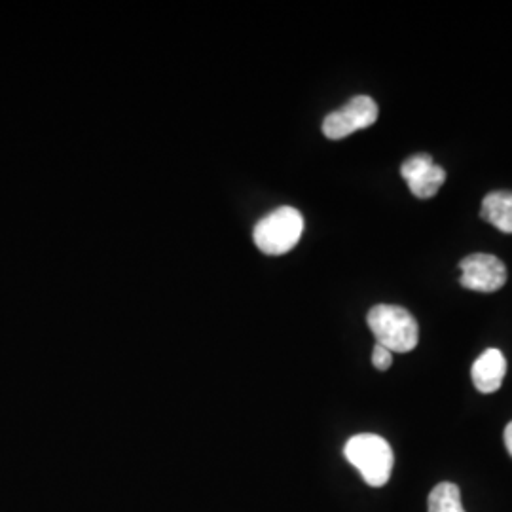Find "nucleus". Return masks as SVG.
<instances>
[{
  "mask_svg": "<svg viewBox=\"0 0 512 512\" xmlns=\"http://www.w3.org/2000/svg\"><path fill=\"white\" fill-rule=\"evenodd\" d=\"M505 446H507V452H509V456L512 458V421L507 425V429H505Z\"/></svg>",
  "mask_w": 512,
  "mask_h": 512,
  "instance_id": "f8f14e48",
  "label": "nucleus"
},
{
  "mask_svg": "<svg viewBox=\"0 0 512 512\" xmlns=\"http://www.w3.org/2000/svg\"><path fill=\"white\" fill-rule=\"evenodd\" d=\"M302 232L304 217L300 211L294 207H279L256 224V247L264 255H285L300 241Z\"/></svg>",
  "mask_w": 512,
  "mask_h": 512,
  "instance_id": "7ed1b4c3",
  "label": "nucleus"
},
{
  "mask_svg": "<svg viewBox=\"0 0 512 512\" xmlns=\"http://www.w3.org/2000/svg\"><path fill=\"white\" fill-rule=\"evenodd\" d=\"M459 268L461 285L476 293H497L507 281L505 264L494 255L476 253L467 256L461 260Z\"/></svg>",
  "mask_w": 512,
  "mask_h": 512,
  "instance_id": "39448f33",
  "label": "nucleus"
},
{
  "mask_svg": "<svg viewBox=\"0 0 512 512\" xmlns=\"http://www.w3.org/2000/svg\"><path fill=\"white\" fill-rule=\"evenodd\" d=\"M480 217L490 222L499 232L512 234V192L497 190L484 198Z\"/></svg>",
  "mask_w": 512,
  "mask_h": 512,
  "instance_id": "0eeeda50",
  "label": "nucleus"
},
{
  "mask_svg": "<svg viewBox=\"0 0 512 512\" xmlns=\"http://www.w3.org/2000/svg\"><path fill=\"white\" fill-rule=\"evenodd\" d=\"M344 456L361 473L366 484L372 488H382L393 473L395 456L387 440L380 435L363 433L348 440Z\"/></svg>",
  "mask_w": 512,
  "mask_h": 512,
  "instance_id": "f03ea898",
  "label": "nucleus"
},
{
  "mask_svg": "<svg viewBox=\"0 0 512 512\" xmlns=\"http://www.w3.org/2000/svg\"><path fill=\"white\" fill-rule=\"evenodd\" d=\"M429 512H467L461 505V492L454 482H440L427 501Z\"/></svg>",
  "mask_w": 512,
  "mask_h": 512,
  "instance_id": "6e6552de",
  "label": "nucleus"
},
{
  "mask_svg": "<svg viewBox=\"0 0 512 512\" xmlns=\"http://www.w3.org/2000/svg\"><path fill=\"white\" fill-rule=\"evenodd\" d=\"M366 323L376 336V342L391 353H408L418 346V321L410 311L401 306H374L366 315Z\"/></svg>",
  "mask_w": 512,
  "mask_h": 512,
  "instance_id": "f257e3e1",
  "label": "nucleus"
},
{
  "mask_svg": "<svg viewBox=\"0 0 512 512\" xmlns=\"http://www.w3.org/2000/svg\"><path fill=\"white\" fill-rule=\"evenodd\" d=\"M507 374V361L499 349H486L473 365V384L480 393H495Z\"/></svg>",
  "mask_w": 512,
  "mask_h": 512,
  "instance_id": "423d86ee",
  "label": "nucleus"
},
{
  "mask_svg": "<svg viewBox=\"0 0 512 512\" xmlns=\"http://www.w3.org/2000/svg\"><path fill=\"white\" fill-rule=\"evenodd\" d=\"M378 120V105L366 95H357L342 109L330 112L323 122V133L327 139L340 141L359 129L370 128Z\"/></svg>",
  "mask_w": 512,
  "mask_h": 512,
  "instance_id": "20e7f679",
  "label": "nucleus"
},
{
  "mask_svg": "<svg viewBox=\"0 0 512 512\" xmlns=\"http://www.w3.org/2000/svg\"><path fill=\"white\" fill-rule=\"evenodd\" d=\"M372 365L384 372V370L391 368V365H393V353L389 349L384 348V346L376 344L374 351H372Z\"/></svg>",
  "mask_w": 512,
  "mask_h": 512,
  "instance_id": "9b49d317",
  "label": "nucleus"
},
{
  "mask_svg": "<svg viewBox=\"0 0 512 512\" xmlns=\"http://www.w3.org/2000/svg\"><path fill=\"white\" fill-rule=\"evenodd\" d=\"M444 181H446V171L440 165L433 164L425 171H421L420 175H416L414 179H410L408 186L416 198L429 200V198L437 196Z\"/></svg>",
  "mask_w": 512,
  "mask_h": 512,
  "instance_id": "1a4fd4ad",
  "label": "nucleus"
},
{
  "mask_svg": "<svg viewBox=\"0 0 512 512\" xmlns=\"http://www.w3.org/2000/svg\"><path fill=\"white\" fill-rule=\"evenodd\" d=\"M435 164L433 158L429 154H416L412 158H408L401 167V175H403L404 181L408 183L410 179H414L416 175H420L421 171H425L427 167Z\"/></svg>",
  "mask_w": 512,
  "mask_h": 512,
  "instance_id": "9d476101",
  "label": "nucleus"
}]
</instances>
